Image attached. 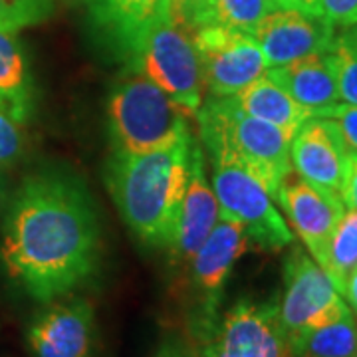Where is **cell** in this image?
Segmentation results:
<instances>
[{
	"label": "cell",
	"mask_w": 357,
	"mask_h": 357,
	"mask_svg": "<svg viewBox=\"0 0 357 357\" xmlns=\"http://www.w3.org/2000/svg\"><path fill=\"white\" fill-rule=\"evenodd\" d=\"M60 0H0V30L20 32L50 20Z\"/></svg>",
	"instance_id": "603a6c76"
},
{
	"label": "cell",
	"mask_w": 357,
	"mask_h": 357,
	"mask_svg": "<svg viewBox=\"0 0 357 357\" xmlns=\"http://www.w3.org/2000/svg\"><path fill=\"white\" fill-rule=\"evenodd\" d=\"M143 76L155 82L187 112L195 115L204 102V82L201 60L195 48L192 32L175 22L171 16L147 32L133 60Z\"/></svg>",
	"instance_id": "8992f818"
},
{
	"label": "cell",
	"mask_w": 357,
	"mask_h": 357,
	"mask_svg": "<svg viewBox=\"0 0 357 357\" xmlns=\"http://www.w3.org/2000/svg\"><path fill=\"white\" fill-rule=\"evenodd\" d=\"M0 258L40 304L86 286L100 270L102 229L84 181L60 169L28 175L6 208Z\"/></svg>",
	"instance_id": "6da1fadb"
},
{
	"label": "cell",
	"mask_w": 357,
	"mask_h": 357,
	"mask_svg": "<svg viewBox=\"0 0 357 357\" xmlns=\"http://www.w3.org/2000/svg\"><path fill=\"white\" fill-rule=\"evenodd\" d=\"M340 197L344 201L345 208L357 211V153H349L345 159Z\"/></svg>",
	"instance_id": "f1b7e54d"
},
{
	"label": "cell",
	"mask_w": 357,
	"mask_h": 357,
	"mask_svg": "<svg viewBox=\"0 0 357 357\" xmlns=\"http://www.w3.org/2000/svg\"><path fill=\"white\" fill-rule=\"evenodd\" d=\"M340 36H342V40H344L345 44L357 54V22L349 26V28H344Z\"/></svg>",
	"instance_id": "d6a6232c"
},
{
	"label": "cell",
	"mask_w": 357,
	"mask_h": 357,
	"mask_svg": "<svg viewBox=\"0 0 357 357\" xmlns=\"http://www.w3.org/2000/svg\"><path fill=\"white\" fill-rule=\"evenodd\" d=\"M344 300L347 302V306L351 307V312H354V316L357 318V266L349 272V276H347V280L344 284Z\"/></svg>",
	"instance_id": "1f68e13d"
},
{
	"label": "cell",
	"mask_w": 357,
	"mask_h": 357,
	"mask_svg": "<svg viewBox=\"0 0 357 357\" xmlns=\"http://www.w3.org/2000/svg\"><path fill=\"white\" fill-rule=\"evenodd\" d=\"M91 22L102 42L126 64L157 22L171 16L169 0H88Z\"/></svg>",
	"instance_id": "2e32d148"
},
{
	"label": "cell",
	"mask_w": 357,
	"mask_h": 357,
	"mask_svg": "<svg viewBox=\"0 0 357 357\" xmlns=\"http://www.w3.org/2000/svg\"><path fill=\"white\" fill-rule=\"evenodd\" d=\"M318 264L330 276L335 290L340 294L344 292L349 272L357 266V211L345 208Z\"/></svg>",
	"instance_id": "44dd1931"
},
{
	"label": "cell",
	"mask_w": 357,
	"mask_h": 357,
	"mask_svg": "<svg viewBox=\"0 0 357 357\" xmlns=\"http://www.w3.org/2000/svg\"><path fill=\"white\" fill-rule=\"evenodd\" d=\"M330 56L340 100L349 105H357V54L337 34L330 48Z\"/></svg>",
	"instance_id": "cb8c5ba5"
},
{
	"label": "cell",
	"mask_w": 357,
	"mask_h": 357,
	"mask_svg": "<svg viewBox=\"0 0 357 357\" xmlns=\"http://www.w3.org/2000/svg\"><path fill=\"white\" fill-rule=\"evenodd\" d=\"M204 4L206 0H169V13L175 22L195 32L204 24Z\"/></svg>",
	"instance_id": "4316f807"
},
{
	"label": "cell",
	"mask_w": 357,
	"mask_h": 357,
	"mask_svg": "<svg viewBox=\"0 0 357 357\" xmlns=\"http://www.w3.org/2000/svg\"><path fill=\"white\" fill-rule=\"evenodd\" d=\"M107 133L112 149L121 153H147L192 137L189 114L133 66H126L109 91Z\"/></svg>",
	"instance_id": "277c9868"
},
{
	"label": "cell",
	"mask_w": 357,
	"mask_h": 357,
	"mask_svg": "<svg viewBox=\"0 0 357 357\" xmlns=\"http://www.w3.org/2000/svg\"><path fill=\"white\" fill-rule=\"evenodd\" d=\"M0 105H2V102H0Z\"/></svg>",
	"instance_id": "d590c367"
},
{
	"label": "cell",
	"mask_w": 357,
	"mask_h": 357,
	"mask_svg": "<svg viewBox=\"0 0 357 357\" xmlns=\"http://www.w3.org/2000/svg\"><path fill=\"white\" fill-rule=\"evenodd\" d=\"M208 96L229 98L264 76L266 58L248 32L206 24L192 32Z\"/></svg>",
	"instance_id": "30bf717a"
},
{
	"label": "cell",
	"mask_w": 357,
	"mask_h": 357,
	"mask_svg": "<svg viewBox=\"0 0 357 357\" xmlns=\"http://www.w3.org/2000/svg\"><path fill=\"white\" fill-rule=\"evenodd\" d=\"M220 218L217 195L206 175V157L201 141L195 137L189 159V178L183 201L178 206L177 220L171 243L167 246L171 262L185 266L197 255L201 244L213 232Z\"/></svg>",
	"instance_id": "7c38bea8"
},
{
	"label": "cell",
	"mask_w": 357,
	"mask_h": 357,
	"mask_svg": "<svg viewBox=\"0 0 357 357\" xmlns=\"http://www.w3.org/2000/svg\"><path fill=\"white\" fill-rule=\"evenodd\" d=\"M24 151L22 123L0 105V167L13 165Z\"/></svg>",
	"instance_id": "d4e9b609"
},
{
	"label": "cell",
	"mask_w": 357,
	"mask_h": 357,
	"mask_svg": "<svg viewBox=\"0 0 357 357\" xmlns=\"http://www.w3.org/2000/svg\"><path fill=\"white\" fill-rule=\"evenodd\" d=\"M292 357H357V318L354 312L290 340Z\"/></svg>",
	"instance_id": "ffe728a7"
},
{
	"label": "cell",
	"mask_w": 357,
	"mask_h": 357,
	"mask_svg": "<svg viewBox=\"0 0 357 357\" xmlns=\"http://www.w3.org/2000/svg\"><path fill=\"white\" fill-rule=\"evenodd\" d=\"M230 98L244 114L268 121V123L284 129L292 135L306 119L314 117L312 112L302 107L286 89L278 86L266 74L255 79L252 84H248L246 88L241 89L234 96H230Z\"/></svg>",
	"instance_id": "ac0fdd59"
},
{
	"label": "cell",
	"mask_w": 357,
	"mask_h": 357,
	"mask_svg": "<svg viewBox=\"0 0 357 357\" xmlns=\"http://www.w3.org/2000/svg\"><path fill=\"white\" fill-rule=\"evenodd\" d=\"M84 2H88V0H84Z\"/></svg>",
	"instance_id": "e575fe53"
},
{
	"label": "cell",
	"mask_w": 357,
	"mask_h": 357,
	"mask_svg": "<svg viewBox=\"0 0 357 357\" xmlns=\"http://www.w3.org/2000/svg\"><path fill=\"white\" fill-rule=\"evenodd\" d=\"M250 238L241 222L220 215L217 227L189 262V328L197 344L215 328L230 274L248 250Z\"/></svg>",
	"instance_id": "5b68a950"
},
{
	"label": "cell",
	"mask_w": 357,
	"mask_h": 357,
	"mask_svg": "<svg viewBox=\"0 0 357 357\" xmlns=\"http://www.w3.org/2000/svg\"><path fill=\"white\" fill-rule=\"evenodd\" d=\"M347 147L330 117H310L294 133L290 159L296 175L324 191L340 195Z\"/></svg>",
	"instance_id": "9a60e30c"
},
{
	"label": "cell",
	"mask_w": 357,
	"mask_h": 357,
	"mask_svg": "<svg viewBox=\"0 0 357 357\" xmlns=\"http://www.w3.org/2000/svg\"><path fill=\"white\" fill-rule=\"evenodd\" d=\"M32 357H91L96 312L86 298L64 296L44 304L26 330Z\"/></svg>",
	"instance_id": "8fae6325"
},
{
	"label": "cell",
	"mask_w": 357,
	"mask_h": 357,
	"mask_svg": "<svg viewBox=\"0 0 357 357\" xmlns=\"http://www.w3.org/2000/svg\"><path fill=\"white\" fill-rule=\"evenodd\" d=\"M195 135L147 153L112 151L103 181L119 217L141 243L167 248L187 189Z\"/></svg>",
	"instance_id": "7a4b0ae2"
},
{
	"label": "cell",
	"mask_w": 357,
	"mask_h": 357,
	"mask_svg": "<svg viewBox=\"0 0 357 357\" xmlns=\"http://www.w3.org/2000/svg\"><path fill=\"white\" fill-rule=\"evenodd\" d=\"M0 102L20 123H26L34 107L24 48L16 34L6 30H0Z\"/></svg>",
	"instance_id": "d6986e66"
},
{
	"label": "cell",
	"mask_w": 357,
	"mask_h": 357,
	"mask_svg": "<svg viewBox=\"0 0 357 357\" xmlns=\"http://www.w3.org/2000/svg\"><path fill=\"white\" fill-rule=\"evenodd\" d=\"M153 357H199L195 354L191 345H187L183 340L171 337L165 340L163 344L159 345V349L155 351Z\"/></svg>",
	"instance_id": "f546056e"
},
{
	"label": "cell",
	"mask_w": 357,
	"mask_h": 357,
	"mask_svg": "<svg viewBox=\"0 0 357 357\" xmlns=\"http://www.w3.org/2000/svg\"><path fill=\"white\" fill-rule=\"evenodd\" d=\"M324 117H330V119H333L337 123L347 151L349 153H357V105L335 103L333 107H330L324 114Z\"/></svg>",
	"instance_id": "484cf974"
},
{
	"label": "cell",
	"mask_w": 357,
	"mask_h": 357,
	"mask_svg": "<svg viewBox=\"0 0 357 357\" xmlns=\"http://www.w3.org/2000/svg\"><path fill=\"white\" fill-rule=\"evenodd\" d=\"M278 312L290 340L296 333L342 318L351 307L306 248L294 246L284 262V292L278 298Z\"/></svg>",
	"instance_id": "9c48e42d"
},
{
	"label": "cell",
	"mask_w": 357,
	"mask_h": 357,
	"mask_svg": "<svg viewBox=\"0 0 357 357\" xmlns=\"http://www.w3.org/2000/svg\"><path fill=\"white\" fill-rule=\"evenodd\" d=\"M199 357H292L278 312V298H241L218 316L199 344Z\"/></svg>",
	"instance_id": "ba28073f"
},
{
	"label": "cell",
	"mask_w": 357,
	"mask_h": 357,
	"mask_svg": "<svg viewBox=\"0 0 357 357\" xmlns=\"http://www.w3.org/2000/svg\"><path fill=\"white\" fill-rule=\"evenodd\" d=\"M278 8L286 10H298V13L314 14V16H324L321 0H274Z\"/></svg>",
	"instance_id": "4dcf8cb0"
},
{
	"label": "cell",
	"mask_w": 357,
	"mask_h": 357,
	"mask_svg": "<svg viewBox=\"0 0 357 357\" xmlns=\"http://www.w3.org/2000/svg\"><path fill=\"white\" fill-rule=\"evenodd\" d=\"M274 199L280 203L310 256L319 262L337 220L345 213L342 197L319 189L292 171L280 183Z\"/></svg>",
	"instance_id": "5bb4252c"
},
{
	"label": "cell",
	"mask_w": 357,
	"mask_h": 357,
	"mask_svg": "<svg viewBox=\"0 0 357 357\" xmlns=\"http://www.w3.org/2000/svg\"><path fill=\"white\" fill-rule=\"evenodd\" d=\"M4 201H6V187H4V183H2V178H0V206H2Z\"/></svg>",
	"instance_id": "836d02e7"
},
{
	"label": "cell",
	"mask_w": 357,
	"mask_h": 357,
	"mask_svg": "<svg viewBox=\"0 0 357 357\" xmlns=\"http://www.w3.org/2000/svg\"><path fill=\"white\" fill-rule=\"evenodd\" d=\"M324 16L335 28H349L357 22V0H321Z\"/></svg>",
	"instance_id": "83f0119b"
},
{
	"label": "cell",
	"mask_w": 357,
	"mask_h": 357,
	"mask_svg": "<svg viewBox=\"0 0 357 357\" xmlns=\"http://www.w3.org/2000/svg\"><path fill=\"white\" fill-rule=\"evenodd\" d=\"M266 58L268 68L290 64L310 54L328 52L337 36L326 16L276 8L250 32Z\"/></svg>",
	"instance_id": "4fadbf2b"
},
{
	"label": "cell",
	"mask_w": 357,
	"mask_h": 357,
	"mask_svg": "<svg viewBox=\"0 0 357 357\" xmlns=\"http://www.w3.org/2000/svg\"><path fill=\"white\" fill-rule=\"evenodd\" d=\"M195 115L199 141L208 157L241 163L276 197L282 181L294 171L290 159L292 133L244 114L230 96H208Z\"/></svg>",
	"instance_id": "3957f363"
},
{
	"label": "cell",
	"mask_w": 357,
	"mask_h": 357,
	"mask_svg": "<svg viewBox=\"0 0 357 357\" xmlns=\"http://www.w3.org/2000/svg\"><path fill=\"white\" fill-rule=\"evenodd\" d=\"M266 76L312 112L314 117H324L330 107L340 103L330 50L310 54L278 68H268Z\"/></svg>",
	"instance_id": "e0dca14e"
},
{
	"label": "cell",
	"mask_w": 357,
	"mask_h": 357,
	"mask_svg": "<svg viewBox=\"0 0 357 357\" xmlns=\"http://www.w3.org/2000/svg\"><path fill=\"white\" fill-rule=\"evenodd\" d=\"M276 8L274 0H206L203 26L218 24L250 34L256 24Z\"/></svg>",
	"instance_id": "7402d4cb"
},
{
	"label": "cell",
	"mask_w": 357,
	"mask_h": 357,
	"mask_svg": "<svg viewBox=\"0 0 357 357\" xmlns=\"http://www.w3.org/2000/svg\"><path fill=\"white\" fill-rule=\"evenodd\" d=\"M213 191L220 215L241 222L258 248L278 252L294 244V232L274 204L264 183L248 169L229 159H211Z\"/></svg>",
	"instance_id": "52a82bcc"
}]
</instances>
